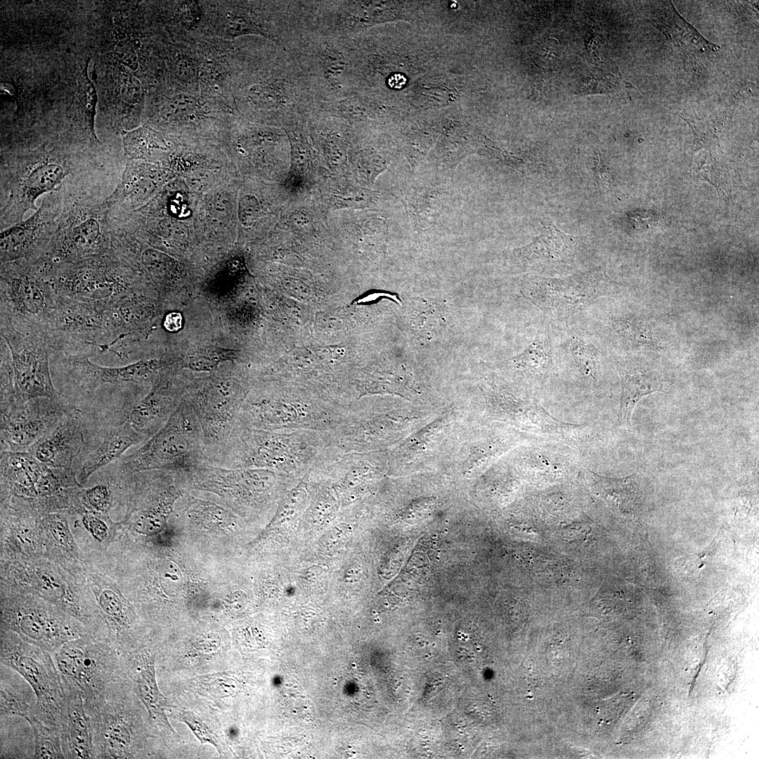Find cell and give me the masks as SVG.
<instances>
[{
	"label": "cell",
	"instance_id": "obj_1",
	"mask_svg": "<svg viewBox=\"0 0 759 759\" xmlns=\"http://www.w3.org/2000/svg\"><path fill=\"white\" fill-rule=\"evenodd\" d=\"M240 60L231 85L237 112L267 126L309 119L316 100L300 67L283 47L258 37L237 39Z\"/></svg>",
	"mask_w": 759,
	"mask_h": 759
},
{
	"label": "cell",
	"instance_id": "obj_2",
	"mask_svg": "<svg viewBox=\"0 0 759 759\" xmlns=\"http://www.w3.org/2000/svg\"><path fill=\"white\" fill-rule=\"evenodd\" d=\"M342 454L330 432L268 431L236 422L213 464L230 468L266 469L298 479Z\"/></svg>",
	"mask_w": 759,
	"mask_h": 759
},
{
	"label": "cell",
	"instance_id": "obj_3",
	"mask_svg": "<svg viewBox=\"0 0 759 759\" xmlns=\"http://www.w3.org/2000/svg\"><path fill=\"white\" fill-rule=\"evenodd\" d=\"M52 655L62 682L80 694L86 711L127 684L122 654L108 637L88 634Z\"/></svg>",
	"mask_w": 759,
	"mask_h": 759
},
{
	"label": "cell",
	"instance_id": "obj_4",
	"mask_svg": "<svg viewBox=\"0 0 759 759\" xmlns=\"http://www.w3.org/2000/svg\"><path fill=\"white\" fill-rule=\"evenodd\" d=\"M1 401L60 396L49 369L53 350L40 330L1 322Z\"/></svg>",
	"mask_w": 759,
	"mask_h": 759
},
{
	"label": "cell",
	"instance_id": "obj_5",
	"mask_svg": "<svg viewBox=\"0 0 759 759\" xmlns=\"http://www.w3.org/2000/svg\"><path fill=\"white\" fill-rule=\"evenodd\" d=\"M209 462L199 422L184 400L153 436L121 459L119 468L122 474L162 470L179 475Z\"/></svg>",
	"mask_w": 759,
	"mask_h": 759
},
{
	"label": "cell",
	"instance_id": "obj_6",
	"mask_svg": "<svg viewBox=\"0 0 759 759\" xmlns=\"http://www.w3.org/2000/svg\"><path fill=\"white\" fill-rule=\"evenodd\" d=\"M205 34L258 37L284 48L298 30L297 1H203Z\"/></svg>",
	"mask_w": 759,
	"mask_h": 759
},
{
	"label": "cell",
	"instance_id": "obj_7",
	"mask_svg": "<svg viewBox=\"0 0 759 759\" xmlns=\"http://www.w3.org/2000/svg\"><path fill=\"white\" fill-rule=\"evenodd\" d=\"M347 406L314 393L297 391L254 395L245 401L237 422L250 429L332 432Z\"/></svg>",
	"mask_w": 759,
	"mask_h": 759
},
{
	"label": "cell",
	"instance_id": "obj_8",
	"mask_svg": "<svg viewBox=\"0 0 759 759\" xmlns=\"http://www.w3.org/2000/svg\"><path fill=\"white\" fill-rule=\"evenodd\" d=\"M153 129L165 134L221 145L234 119V105L200 93L160 88Z\"/></svg>",
	"mask_w": 759,
	"mask_h": 759
},
{
	"label": "cell",
	"instance_id": "obj_9",
	"mask_svg": "<svg viewBox=\"0 0 759 759\" xmlns=\"http://www.w3.org/2000/svg\"><path fill=\"white\" fill-rule=\"evenodd\" d=\"M284 48L305 75L316 104L342 98L353 91L347 38L299 30Z\"/></svg>",
	"mask_w": 759,
	"mask_h": 759
},
{
	"label": "cell",
	"instance_id": "obj_10",
	"mask_svg": "<svg viewBox=\"0 0 759 759\" xmlns=\"http://www.w3.org/2000/svg\"><path fill=\"white\" fill-rule=\"evenodd\" d=\"M0 297L1 322L43 332L58 300L45 271L25 259L1 264Z\"/></svg>",
	"mask_w": 759,
	"mask_h": 759
},
{
	"label": "cell",
	"instance_id": "obj_11",
	"mask_svg": "<svg viewBox=\"0 0 759 759\" xmlns=\"http://www.w3.org/2000/svg\"><path fill=\"white\" fill-rule=\"evenodd\" d=\"M0 662L30 685L36 701L30 713L44 722L60 727L63 689L52 654L23 640L13 632L1 630Z\"/></svg>",
	"mask_w": 759,
	"mask_h": 759
},
{
	"label": "cell",
	"instance_id": "obj_12",
	"mask_svg": "<svg viewBox=\"0 0 759 759\" xmlns=\"http://www.w3.org/2000/svg\"><path fill=\"white\" fill-rule=\"evenodd\" d=\"M1 630L51 654L69 641L91 634L79 621L41 600L8 597L1 600Z\"/></svg>",
	"mask_w": 759,
	"mask_h": 759
},
{
	"label": "cell",
	"instance_id": "obj_13",
	"mask_svg": "<svg viewBox=\"0 0 759 759\" xmlns=\"http://www.w3.org/2000/svg\"><path fill=\"white\" fill-rule=\"evenodd\" d=\"M620 287L605 271L595 269L564 278L528 276L523 281L521 293L548 317L564 319L599 297L615 294Z\"/></svg>",
	"mask_w": 759,
	"mask_h": 759
},
{
	"label": "cell",
	"instance_id": "obj_14",
	"mask_svg": "<svg viewBox=\"0 0 759 759\" xmlns=\"http://www.w3.org/2000/svg\"><path fill=\"white\" fill-rule=\"evenodd\" d=\"M48 275L58 296L73 299L110 300L129 289L126 273L110 254L51 266Z\"/></svg>",
	"mask_w": 759,
	"mask_h": 759
},
{
	"label": "cell",
	"instance_id": "obj_15",
	"mask_svg": "<svg viewBox=\"0 0 759 759\" xmlns=\"http://www.w3.org/2000/svg\"><path fill=\"white\" fill-rule=\"evenodd\" d=\"M126 688L127 685L86 711L91 721L96 758H134L138 752L142 725Z\"/></svg>",
	"mask_w": 759,
	"mask_h": 759
},
{
	"label": "cell",
	"instance_id": "obj_16",
	"mask_svg": "<svg viewBox=\"0 0 759 759\" xmlns=\"http://www.w3.org/2000/svg\"><path fill=\"white\" fill-rule=\"evenodd\" d=\"M195 488L226 495L237 502L250 505L266 499L282 484L293 478L261 468H230L209 462L181 474Z\"/></svg>",
	"mask_w": 759,
	"mask_h": 759
},
{
	"label": "cell",
	"instance_id": "obj_17",
	"mask_svg": "<svg viewBox=\"0 0 759 759\" xmlns=\"http://www.w3.org/2000/svg\"><path fill=\"white\" fill-rule=\"evenodd\" d=\"M73 408L60 396L1 402V451H27Z\"/></svg>",
	"mask_w": 759,
	"mask_h": 759
},
{
	"label": "cell",
	"instance_id": "obj_18",
	"mask_svg": "<svg viewBox=\"0 0 759 759\" xmlns=\"http://www.w3.org/2000/svg\"><path fill=\"white\" fill-rule=\"evenodd\" d=\"M513 461L524 479L539 485L571 481L584 467L580 449L548 439L519 446Z\"/></svg>",
	"mask_w": 759,
	"mask_h": 759
},
{
	"label": "cell",
	"instance_id": "obj_19",
	"mask_svg": "<svg viewBox=\"0 0 759 759\" xmlns=\"http://www.w3.org/2000/svg\"><path fill=\"white\" fill-rule=\"evenodd\" d=\"M188 41L197 61L200 93L234 105L231 85L240 60L237 39L200 35Z\"/></svg>",
	"mask_w": 759,
	"mask_h": 759
},
{
	"label": "cell",
	"instance_id": "obj_20",
	"mask_svg": "<svg viewBox=\"0 0 759 759\" xmlns=\"http://www.w3.org/2000/svg\"><path fill=\"white\" fill-rule=\"evenodd\" d=\"M0 470L4 494L25 499L39 500L46 497L56 477L54 468L43 464L28 451H1Z\"/></svg>",
	"mask_w": 759,
	"mask_h": 759
},
{
	"label": "cell",
	"instance_id": "obj_21",
	"mask_svg": "<svg viewBox=\"0 0 759 759\" xmlns=\"http://www.w3.org/2000/svg\"><path fill=\"white\" fill-rule=\"evenodd\" d=\"M84 442L80 412L74 407L27 451L49 467L72 469Z\"/></svg>",
	"mask_w": 759,
	"mask_h": 759
},
{
	"label": "cell",
	"instance_id": "obj_22",
	"mask_svg": "<svg viewBox=\"0 0 759 759\" xmlns=\"http://www.w3.org/2000/svg\"><path fill=\"white\" fill-rule=\"evenodd\" d=\"M122 656L126 676L130 679L133 692L144 706L150 725L173 732L165 714L167 699L160 692L156 680V653L150 648H142L127 659Z\"/></svg>",
	"mask_w": 759,
	"mask_h": 759
},
{
	"label": "cell",
	"instance_id": "obj_23",
	"mask_svg": "<svg viewBox=\"0 0 759 759\" xmlns=\"http://www.w3.org/2000/svg\"><path fill=\"white\" fill-rule=\"evenodd\" d=\"M555 357L557 374L585 391L596 389L602 377L601 353L588 337L570 332L559 344Z\"/></svg>",
	"mask_w": 759,
	"mask_h": 759
},
{
	"label": "cell",
	"instance_id": "obj_24",
	"mask_svg": "<svg viewBox=\"0 0 759 759\" xmlns=\"http://www.w3.org/2000/svg\"><path fill=\"white\" fill-rule=\"evenodd\" d=\"M60 725L65 758H96L90 717L80 694L62 682Z\"/></svg>",
	"mask_w": 759,
	"mask_h": 759
},
{
	"label": "cell",
	"instance_id": "obj_25",
	"mask_svg": "<svg viewBox=\"0 0 759 759\" xmlns=\"http://www.w3.org/2000/svg\"><path fill=\"white\" fill-rule=\"evenodd\" d=\"M159 373L153 379L149 393L140 401L126 407L121 416L146 441L167 422L183 401L171 394L169 382Z\"/></svg>",
	"mask_w": 759,
	"mask_h": 759
},
{
	"label": "cell",
	"instance_id": "obj_26",
	"mask_svg": "<svg viewBox=\"0 0 759 759\" xmlns=\"http://www.w3.org/2000/svg\"><path fill=\"white\" fill-rule=\"evenodd\" d=\"M70 365V375L89 388L103 384L142 382L153 379L165 367L163 359L150 358L119 367L98 365L89 358H66Z\"/></svg>",
	"mask_w": 759,
	"mask_h": 759
},
{
	"label": "cell",
	"instance_id": "obj_27",
	"mask_svg": "<svg viewBox=\"0 0 759 759\" xmlns=\"http://www.w3.org/2000/svg\"><path fill=\"white\" fill-rule=\"evenodd\" d=\"M381 461L377 454L344 453L325 466L323 479H333L339 488L342 502L349 504L361 486L370 477L377 474L379 468H382Z\"/></svg>",
	"mask_w": 759,
	"mask_h": 759
},
{
	"label": "cell",
	"instance_id": "obj_28",
	"mask_svg": "<svg viewBox=\"0 0 759 759\" xmlns=\"http://www.w3.org/2000/svg\"><path fill=\"white\" fill-rule=\"evenodd\" d=\"M543 228L528 245L517 249L516 256L524 266L543 262H560L569 259L576 252L577 238L565 233L551 221L540 220Z\"/></svg>",
	"mask_w": 759,
	"mask_h": 759
},
{
	"label": "cell",
	"instance_id": "obj_29",
	"mask_svg": "<svg viewBox=\"0 0 759 759\" xmlns=\"http://www.w3.org/2000/svg\"><path fill=\"white\" fill-rule=\"evenodd\" d=\"M158 84L160 88L200 93L197 61L189 41L169 44Z\"/></svg>",
	"mask_w": 759,
	"mask_h": 759
},
{
	"label": "cell",
	"instance_id": "obj_30",
	"mask_svg": "<svg viewBox=\"0 0 759 759\" xmlns=\"http://www.w3.org/2000/svg\"><path fill=\"white\" fill-rule=\"evenodd\" d=\"M509 365L526 384L534 389L547 382L557 375L550 337L545 333L538 334L521 353L510 361Z\"/></svg>",
	"mask_w": 759,
	"mask_h": 759
},
{
	"label": "cell",
	"instance_id": "obj_31",
	"mask_svg": "<svg viewBox=\"0 0 759 759\" xmlns=\"http://www.w3.org/2000/svg\"><path fill=\"white\" fill-rule=\"evenodd\" d=\"M146 439L120 417L83 462L77 479L84 483L96 471L119 458L129 448Z\"/></svg>",
	"mask_w": 759,
	"mask_h": 759
},
{
	"label": "cell",
	"instance_id": "obj_32",
	"mask_svg": "<svg viewBox=\"0 0 759 759\" xmlns=\"http://www.w3.org/2000/svg\"><path fill=\"white\" fill-rule=\"evenodd\" d=\"M160 22L172 41L185 42L205 35L203 1L160 2Z\"/></svg>",
	"mask_w": 759,
	"mask_h": 759
},
{
	"label": "cell",
	"instance_id": "obj_33",
	"mask_svg": "<svg viewBox=\"0 0 759 759\" xmlns=\"http://www.w3.org/2000/svg\"><path fill=\"white\" fill-rule=\"evenodd\" d=\"M39 221L37 212L25 222L1 232V264L20 259L34 262L44 254L48 247L39 237Z\"/></svg>",
	"mask_w": 759,
	"mask_h": 759
},
{
	"label": "cell",
	"instance_id": "obj_34",
	"mask_svg": "<svg viewBox=\"0 0 759 759\" xmlns=\"http://www.w3.org/2000/svg\"><path fill=\"white\" fill-rule=\"evenodd\" d=\"M612 508L630 513L639 505L640 491L636 474L615 478L597 474L583 467L578 474Z\"/></svg>",
	"mask_w": 759,
	"mask_h": 759
},
{
	"label": "cell",
	"instance_id": "obj_35",
	"mask_svg": "<svg viewBox=\"0 0 759 759\" xmlns=\"http://www.w3.org/2000/svg\"><path fill=\"white\" fill-rule=\"evenodd\" d=\"M621 382V395L618 422L624 427L631 425V416L635 406L644 396L663 391V384L653 374L642 370L631 363H615Z\"/></svg>",
	"mask_w": 759,
	"mask_h": 759
},
{
	"label": "cell",
	"instance_id": "obj_36",
	"mask_svg": "<svg viewBox=\"0 0 759 759\" xmlns=\"http://www.w3.org/2000/svg\"><path fill=\"white\" fill-rule=\"evenodd\" d=\"M65 176L64 168L56 162H42L32 167L22 180L14 202L18 216L22 218L29 209H36L37 199L57 187Z\"/></svg>",
	"mask_w": 759,
	"mask_h": 759
},
{
	"label": "cell",
	"instance_id": "obj_37",
	"mask_svg": "<svg viewBox=\"0 0 759 759\" xmlns=\"http://www.w3.org/2000/svg\"><path fill=\"white\" fill-rule=\"evenodd\" d=\"M125 154L130 160L156 162L171 143V137L153 127L143 124L122 131Z\"/></svg>",
	"mask_w": 759,
	"mask_h": 759
},
{
	"label": "cell",
	"instance_id": "obj_38",
	"mask_svg": "<svg viewBox=\"0 0 759 759\" xmlns=\"http://www.w3.org/2000/svg\"><path fill=\"white\" fill-rule=\"evenodd\" d=\"M25 719L28 722L33 732L34 758H65L60 727L44 722L30 713Z\"/></svg>",
	"mask_w": 759,
	"mask_h": 759
},
{
	"label": "cell",
	"instance_id": "obj_39",
	"mask_svg": "<svg viewBox=\"0 0 759 759\" xmlns=\"http://www.w3.org/2000/svg\"><path fill=\"white\" fill-rule=\"evenodd\" d=\"M0 715L18 716L25 718L31 712L35 701L30 695L18 685L8 683L2 677L0 681Z\"/></svg>",
	"mask_w": 759,
	"mask_h": 759
},
{
	"label": "cell",
	"instance_id": "obj_40",
	"mask_svg": "<svg viewBox=\"0 0 759 759\" xmlns=\"http://www.w3.org/2000/svg\"><path fill=\"white\" fill-rule=\"evenodd\" d=\"M139 261L145 273L154 280H163L171 271V259L164 252L153 248L143 249Z\"/></svg>",
	"mask_w": 759,
	"mask_h": 759
},
{
	"label": "cell",
	"instance_id": "obj_41",
	"mask_svg": "<svg viewBox=\"0 0 759 759\" xmlns=\"http://www.w3.org/2000/svg\"><path fill=\"white\" fill-rule=\"evenodd\" d=\"M611 327L620 336L636 345L655 346L656 340L642 326L630 320L616 318L611 320Z\"/></svg>",
	"mask_w": 759,
	"mask_h": 759
},
{
	"label": "cell",
	"instance_id": "obj_42",
	"mask_svg": "<svg viewBox=\"0 0 759 759\" xmlns=\"http://www.w3.org/2000/svg\"><path fill=\"white\" fill-rule=\"evenodd\" d=\"M81 509H89L97 512H107L111 505L110 488L104 484L79 491Z\"/></svg>",
	"mask_w": 759,
	"mask_h": 759
},
{
	"label": "cell",
	"instance_id": "obj_43",
	"mask_svg": "<svg viewBox=\"0 0 759 759\" xmlns=\"http://www.w3.org/2000/svg\"><path fill=\"white\" fill-rule=\"evenodd\" d=\"M90 62L91 60L88 63L86 70L82 74L81 80L79 81V99L88 115L91 131H93V135L96 137L94 131V118L98 98L94 83L90 78V72L92 66V64H91Z\"/></svg>",
	"mask_w": 759,
	"mask_h": 759
},
{
	"label": "cell",
	"instance_id": "obj_44",
	"mask_svg": "<svg viewBox=\"0 0 759 759\" xmlns=\"http://www.w3.org/2000/svg\"><path fill=\"white\" fill-rule=\"evenodd\" d=\"M230 358L231 355L229 351H211L190 356L186 361V366L195 371H212L221 362Z\"/></svg>",
	"mask_w": 759,
	"mask_h": 759
},
{
	"label": "cell",
	"instance_id": "obj_45",
	"mask_svg": "<svg viewBox=\"0 0 759 759\" xmlns=\"http://www.w3.org/2000/svg\"><path fill=\"white\" fill-rule=\"evenodd\" d=\"M179 718L188 725L194 734L200 739L201 744L209 742L215 746L219 752L221 753L220 744L216 737L195 715L190 712L181 711L179 713Z\"/></svg>",
	"mask_w": 759,
	"mask_h": 759
},
{
	"label": "cell",
	"instance_id": "obj_46",
	"mask_svg": "<svg viewBox=\"0 0 759 759\" xmlns=\"http://www.w3.org/2000/svg\"><path fill=\"white\" fill-rule=\"evenodd\" d=\"M182 316L178 312L168 313L164 320V327L169 332H177L182 327Z\"/></svg>",
	"mask_w": 759,
	"mask_h": 759
},
{
	"label": "cell",
	"instance_id": "obj_47",
	"mask_svg": "<svg viewBox=\"0 0 759 759\" xmlns=\"http://www.w3.org/2000/svg\"><path fill=\"white\" fill-rule=\"evenodd\" d=\"M386 81L388 88L392 90H398L406 84V79L403 74L399 72H394L387 77Z\"/></svg>",
	"mask_w": 759,
	"mask_h": 759
}]
</instances>
